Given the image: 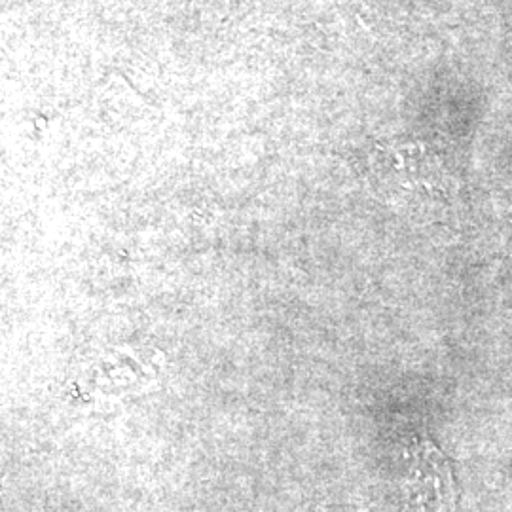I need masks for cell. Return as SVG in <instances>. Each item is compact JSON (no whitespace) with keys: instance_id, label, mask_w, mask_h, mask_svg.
<instances>
[{"instance_id":"1","label":"cell","mask_w":512,"mask_h":512,"mask_svg":"<svg viewBox=\"0 0 512 512\" xmlns=\"http://www.w3.org/2000/svg\"><path fill=\"white\" fill-rule=\"evenodd\" d=\"M412 512H454L458 503L456 478L450 461L437 446L421 442L408 482Z\"/></svg>"},{"instance_id":"2","label":"cell","mask_w":512,"mask_h":512,"mask_svg":"<svg viewBox=\"0 0 512 512\" xmlns=\"http://www.w3.org/2000/svg\"><path fill=\"white\" fill-rule=\"evenodd\" d=\"M382 165L404 188L435 190L439 186V165L420 145L385 148Z\"/></svg>"}]
</instances>
